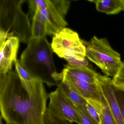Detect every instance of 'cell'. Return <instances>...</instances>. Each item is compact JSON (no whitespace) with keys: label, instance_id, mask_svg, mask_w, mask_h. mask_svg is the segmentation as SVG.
Instances as JSON below:
<instances>
[{"label":"cell","instance_id":"obj_6","mask_svg":"<svg viewBox=\"0 0 124 124\" xmlns=\"http://www.w3.org/2000/svg\"><path fill=\"white\" fill-rule=\"evenodd\" d=\"M82 42L85 46L86 58L107 76L114 77L123 62L120 54L112 48L107 39L94 36L89 42Z\"/></svg>","mask_w":124,"mask_h":124},{"label":"cell","instance_id":"obj_3","mask_svg":"<svg viewBox=\"0 0 124 124\" xmlns=\"http://www.w3.org/2000/svg\"><path fill=\"white\" fill-rule=\"evenodd\" d=\"M25 0H0V32L17 37L20 42L28 43L31 38V25L23 11Z\"/></svg>","mask_w":124,"mask_h":124},{"label":"cell","instance_id":"obj_21","mask_svg":"<svg viewBox=\"0 0 124 124\" xmlns=\"http://www.w3.org/2000/svg\"><path fill=\"white\" fill-rule=\"evenodd\" d=\"M6 124H8V123H6ZM1 124H2V123H1Z\"/></svg>","mask_w":124,"mask_h":124},{"label":"cell","instance_id":"obj_11","mask_svg":"<svg viewBox=\"0 0 124 124\" xmlns=\"http://www.w3.org/2000/svg\"><path fill=\"white\" fill-rule=\"evenodd\" d=\"M57 86L62 91L78 111H81L85 114H89L87 109V101L73 90L67 83L62 80Z\"/></svg>","mask_w":124,"mask_h":124},{"label":"cell","instance_id":"obj_14","mask_svg":"<svg viewBox=\"0 0 124 124\" xmlns=\"http://www.w3.org/2000/svg\"><path fill=\"white\" fill-rule=\"evenodd\" d=\"M98 87L99 88L100 97H101V104H102V108H101V124H117L112 115L107 103L104 97L99 86Z\"/></svg>","mask_w":124,"mask_h":124},{"label":"cell","instance_id":"obj_8","mask_svg":"<svg viewBox=\"0 0 124 124\" xmlns=\"http://www.w3.org/2000/svg\"><path fill=\"white\" fill-rule=\"evenodd\" d=\"M19 39L0 32V77L5 76L12 71L13 63L17 59Z\"/></svg>","mask_w":124,"mask_h":124},{"label":"cell","instance_id":"obj_9","mask_svg":"<svg viewBox=\"0 0 124 124\" xmlns=\"http://www.w3.org/2000/svg\"><path fill=\"white\" fill-rule=\"evenodd\" d=\"M96 82L105 98L112 115L117 124H124L116 88L113 86L112 79L108 76L98 74Z\"/></svg>","mask_w":124,"mask_h":124},{"label":"cell","instance_id":"obj_1","mask_svg":"<svg viewBox=\"0 0 124 124\" xmlns=\"http://www.w3.org/2000/svg\"><path fill=\"white\" fill-rule=\"evenodd\" d=\"M48 98L42 81L30 91L23 87L16 71L0 77V109L6 123L45 124Z\"/></svg>","mask_w":124,"mask_h":124},{"label":"cell","instance_id":"obj_17","mask_svg":"<svg viewBox=\"0 0 124 124\" xmlns=\"http://www.w3.org/2000/svg\"><path fill=\"white\" fill-rule=\"evenodd\" d=\"M81 124H98L89 114H86L81 111H78Z\"/></svg>","mask_w":124,"mask_h":124},{"label":"cell","instance_id":"obj_19","mask_svg":"<svg viewBox=\"0 0 124 124\" xmlns=\"http://www.w3.org/2000/svg\"><path fill=\"white\" fill-rule=\"evenodd\" d=\"M55 124H73L72 123L65 120H61L57 122Z\"/></svg>","mask_w":124,"mask_h":124},{"label":"cell","instance_id":"obj_7","mask_svg":"<svg viewBox=\"0 0 124 124\" xmlns=\"http://www.w3.org/2000/svg\"><path fill=\"white\" fill-rule=\"evenodd\" d=\"M48 95L47 108L50 111L69 122L81 124L78 109L59 88L57 87Z\"/></svg>","mask_w":124,"mask_h":124},{"label":"cell","instance_id":"obj_18","mask_svg":"<svg viewBox=\"0 0 124 124\" xmlns=\"http://www.w3.org/2000/svg\"><path fill=\"white\" fill-rule=\"evenodd\" d=\"M119 99L121 111H122L123 117V119H124V98H123L122 99L119 98Z\"/></svg>","mask_w":124,"mask_h":124},{"label":"cell","instance_id":"obj_12","mask_svg":"<svg viewBox=\"0 0 124 124\" xmlns=\"http://www.w3.org/2000/svg\"><path fill=\"white\" fill-rule=\"evenodd\" d=\"M89 1L95 3L98 11L108 15L117 14L123 11L122 0H94Z\"/></svg>","mask_w":124,"mask_h":124},{"label":"cell","instance_id":"obj_16","mask_svg":"<svg viewBox=\"0 0 124 124\" xmlns=\"http://www.w3.org/2000/svg\"><path fill=\"white\" fill-rule=\"evenodd\" d=\"M87 109L90 116L98 124L101 123V111L93 106L88 103L87 104Z\"/></svg>","mask_w":124,"mask_h":124},{"label":"cell","instance_id":"obj_10","mask_svg":"<svg viewBox=\"0 0 124 124\" xmlns=\"http://www.w3.org/2000/svg\"><path fill=\"white\" fill-rule=\"evenodd\" d=\"M62 73L92 84H96L98 73L88 67H74L67 64Z\"/></svg>","mask_w":124,"mask_h":124},{"label":"cell","instance_id":"obj_20","mask_svg":"<svg viewBox=\"0 0 124 124\" xmlns=\"http://www.w3.org/2000/svg\"><path fill=\"white\" fill-rule=\"evenodd\" d=\"M122 1L123 4V11H124V0H122Z\"/></svg>","mask_w":124,"mask_h":124},{"label":"cell","instance_id":"obj_15","mask_svg":"<svg viewBox=\"0 0 124 124\" xmlns=\"http://www.w3.org/2000/svg\"><path fill=\"white\" fill-rule=\"evenodd\" d=\"M113 86L117 90L124 92V62L112 79Z\"/></svg>","mask_w":124,"mask_h":124},{"label":"cell","instance_id":"obj_4","mask_svg":"<svg viewBox=\"0 0 124 124\" xmlns=\"http://www.w3.org/2000/svg\"><path fill=\"white\" fill-rule=\"evenodd\" d=\"M30 11L46 27L47 35L54 36L68 25L66 16L70 2L64 0H29Z\"/></svg>","mask_w":124,"mask_h":124},{"label":"cell","instance_id":"obj_2","mask_svg":"<svg viewBox=\"0 0 124 124\" xmlns=\"http://www.w3.org/2000/svg\"><path fill=\"white\" fill-rule=\"evenodd\" d=\"M19 61L22 66L32 76L42 80L48 87L57 86L62 80L54 61L51 45L46 36L31 38Z\"/></svg>","mask_w":124,"mask_h":124},{"label":"cell","instance_id":"obj_13","mask_svg":"<svg viewBox=\"0 0 124 124\" xmlns=\"http://www.w3.org/2000/svg\"><path fill=\"white\" fill-rule=\"evenodd\" d=\"M31 24V38L43 37L47 35L46 27L43 23L34 14Z\"/></svg>","mask_w":124,"mask_h":124},{"label":"cell","instance_id":"obj_5","mask_svg":"<svg viewBox=\"0 0 124 124\" xmlns=\"http://www.w3.org/2000/svg\"><path fill=\"white\" fill-rule=\"evenodd\" d=\"M51 45L53 52L69 65L74 67L88 66L85 46L76 32L64 28L53 36Z\"/></svg>","mask_w":124,"mask_h":124}]
</instances>
